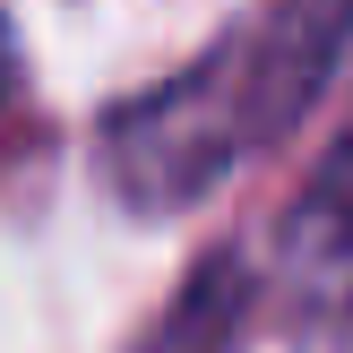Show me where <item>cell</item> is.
<instances>
[{
	"label": "cell",
	"mask_w": 353,
	"mask_h": 353,
	"mask_svg": "<svg viewBox=\"0 0 353 353\" xmlns=\"http://www.w3.org/2000/svg\"><path fill=\"white\" fill-rule=\"evenodd\" d=\"M17 86V34H9V17H0V95Z\"/></svg>",
	"instance_id": "5"
},
{
	"label": "cell",
	"mask_w": 353,
	"mask_h": 353,
	"mask_svg": "<svg viewBox=\"0 0 353 353\" xmlns=\"http://www.w3.org/2000/svg\"><path fill=\"white\" fill-rule=\"evenodd\" d=\"M345 43H353V0H268V9L241 26V69H250L259 147H276L285 130H302V121L319 112Z\"/></svg>",
	"instance_id": "2"
},
{
	"label": "cell",
	"mask_w": 353,
	"mask_h": 353,
	"mask_svg": "<svg viewBox=\"0 0 353 353\" xmlns=\"http://www.w3.org/2000/svg\"><path fill=\"white\" fill-rule=\"evenodd\" d=\"M276 268H285V293L302 302V319H327L336 353H353V121L302 181V199L285 207Z\"/></svg>",
	"instance_id": "3"
},
{
	"label": "cell",
	"mask_w": 353,
	"mask_h": 353,
	"mask_svg": "<svg viewBox=\"0 0 353 353\" xmlns=\"http://www.w3.org/2000/svg\"><path fill=\"white\" fill-rule=\"evenodd\" d=\"M259 147L250 121V69H241V26L216 52H199L190 69L155 78L147 95L112 103L95 130V164L130 216H181L199 207L241 155Z\"/></svg>",
	"instance_id": "1"
},
{
	"label": "cell",
	"mask_w": 353,
	"mask_h": 353,
	"mask_svg": "<svg viewBox=\"0 0 353 353\" xmlns=\"http://www.w3.org/2000/svg\"><path fill=\"white\" fill-rule=\"evenodd\" d=\"M241 310H250V276H241V259H207V268L190 276V293L164 310V327H155L147 353H233Z\"/></svg>",
	"instance_id": "4"
}]
</instances>
